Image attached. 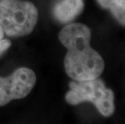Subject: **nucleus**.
I'll return each instance as SVG.
<instances>
[{
  "label": "nucleus",
  "instance_id": "obj_1",
  "mask_svg": "<svg viewBox=\"0 0 125 124\" xmlns=\"http://www.w3.org/2000/svg\"><path fill=\"white\" fill-rule=\"evenodd\" d=\"M58 39L67 49L64 60L65 73L73 81H87L103 73L105 63L91 48V31L83 23H70L58 34Z\"/></svg>",
  "mask_w": 125,
  "mask_h": 124
},
{
  "label": "nucleus",
  "instance_id": "obj_2",
  "mask_svg": "<svg viewBox=\"0 0 125 124\" xmlns=\"http://www.w3.org/2000/svg\"><path fill=\"white\" fill-rule=\"evenodd\" d=\"M38 20V10L31 2L0 0V27L10 37H21L33 31Z\"/></svg>",
  "mask_w": 125,
  "mask_h": 124
},
{
  "label": "nucleus",
  "instance_id": "obj_3",
  "mask_svg": "<svg viewBox=\"0 0 125 124\" xmlns=\"http://www.w3.org/2000/svg\"><path fill=\"white\" fill-rule=\"evenodd\" d=\"M70 91L65 94V101L72 105L82 102H91L104 117H110L115 110V95L98 77L87 81H72Z\"/></svg>",
  "mask_w": 125,
  "mask_h": 124
},
{
  "label": "nucleus",
  "instance_id": "obj_4",
  "mask_svg": "<svg viewBox=\"0 0 125 124\" xmlns=\"http://www.w3.org/2000/svg\"><path fill=\"white\" fill-rule=\"evenodd\" d=\"M36 82V76L31 68H19L6 77L0 76V106L13 100L28 96Z\"/></svg>",
  "mask_w": 125,
  "mask_h": 124
},
{
  "label": "nucleus",
  "instance_id": "obj_5",
  "mask_svg": "<svg viewBox=\"0 0 125 124\" xmlns=\"http://www.w3.org/2000/svg\"><path fill=\"white\" fill-rule=\"evenodd\" d=\"M84 9L82 0H61L52 9V15L58 22L70 23L78 16Z\"/></svg>",
  "mask_w": 125,
  "mask_h": 124
},
{
  "label": "nucleus",
  "instance_id": "obj_6",
  "mask_svg": "<svg viewBox=\"0 0 125 124\" xmlns=\"http://www.w3.org/2000/svg\"><path fill=\"white\" fill-rule=\"evenodd\" d=\"M108 10L117 22L125 27V0H113Z\"/></svg>",
  "mask_w": 125,
  "mask_h": 124
},
{
  "label": "nucleus",
  "instance_id": "obj_7",
  "mask_svg": "<svg viewBox=\"0 0 125 124\" xmlns=\"http://www.w3.org/2000/svg\"><path fill=\"white\" fill-rule=\"evenodd\" d=\"M10 45H11V43L9 39H0V56L2 54H3L8 49Z\"/></svg>",
  "mask_w": 125,
  "mask_h": 124
},
{
  "label": "nucleus",
  "instance_id": "obj_8",
  "mask_svg": "<svg viewBox=\"0 0 125 124\" xmlns=\"http://www.w3.org/2000/svg\"><path fill=\"white\" fill-rule=\"evenodd\" d=\"M96 1L98 2V3L103 7V8L108 9L111 3V2H112L113 0H96Z\"/></svg>",
  "mask_w": 125,
  "mask_h": 124
},
{
  "label": "nucleus",
  "instance_id": "obj_9",
  "mask_svg": "<svg viewBox=\"0 0 125 124\" xmlns=\"http://www.w3.org/2000/svg\"><path fill=\"white\" fill-rule=\"evenodd\" d=\"M3 36H4V32H3V31H2V29L1 28V27H0V39H2L3 38Z\"/></svg>",
  "mask_w": 125,
  "mask_h": 124
}]
</instances>
